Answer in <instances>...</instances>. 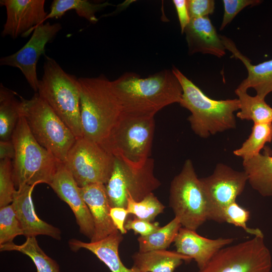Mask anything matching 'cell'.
Segmentation results:
<instances>
[{
	"instance_id": "obj_8",
	"label": "cell",
	"mask_w": 272,
	"mask_h": 272,
	"mask_svg": "<svg viewBox=\"0 0 272 272\" xmlns=\"http://www.w3.org/2000/svg\"><path fill=\"white\" fill-rule=\"evenodd\" d=\"M169 205L184 228L196 231L209 220L206 195L190 159L171 183Z\"/></svg>"
},
{
	"instance_id": "obj_37",
	"label": "cell",
	"mask_w": 272,
	"mask_h": 272,
	"mask_svg": "<svg viewBox=\"0 0 272 272\" xmlns=\"http://www.w3.org/2000/svg\"><path fill=\"white\" fill-rule=\"evenodd\" d=\"M129 214L126 208L122 207H112L110 211V216L116 229L122 235L126 233L124 228L125 219Z\"/></svg>"
},
{
	"instance_id": "obj_23",
	"label": "cell",
	"mask_w": 272,
	"mask_h": 272,
	"mask_svg": "<svg viewBox=\"0 0 272 272\" xmlns=\"http://www.w3.org/2000/svg\"><path fill=\"white\" fill-rule=\"evenodd\" d=\"M133 266L140 272H174L183 261L192 259L176 251L167 250L138 252L132 255Z\"/></svg>"
},
{
	"instance_id": "obj_36",
	"label": "cell",
	"mask_w": 272,
	"mask_h": 272,
	"mask_svg": "<svg viewBox=\"0 0 272 272\" xmlns=\"http://www.w3.org/2000/svg\"><path fill=\"white\" fill-rule=\"evenodd\" d=\"M124 228L126 230H133L134 234H139L142 236H145L154 232L160 227L157 222L153 223L135 217L125 221Z\"/></svg>"
},
{
	"instance_id": "obj_30",
	"label": "cell",
	"mask_w": 272,
	"mask_h": 272,
	"mask_svg": "<svg viewBox=\"0 0 272 272\" xmlns=\"http://www.w3.org/2000/svg\"><path fill=\"white\" fill-rule=\"evenodd\" d=\"M127 200L126 209L129 214L149 222L153 221L165 208L153 192L139 201H135L128 195Z\"/></svg>"
},
{
	"instance_id": "obj_6",
	"label": "cell",
	"mask_w": 272,
	"mask_h": 272,
	"mask_svg": "<svg viewBox=\"0 0 272 272\" xmlns=\"http://www.w3.org/2000/svg\"><path fill=\"white\" fill-rule=\"evenodd\" d=\"M154 130V116L122 112L100 145L128 165L141 168L150 158Z\"/></svg>"
},
{
	"instance_id": "obj_19",
	"label": "cell",
	"mask_w": 272,
	"mask_h": 272,
	"mask_svg": "<svg viewBox=\"0 0 272 272\" xmlns=\"http://www.w3.org/2000/svg\"><path fill=\"white\" fill-rule=\"evenodd\" d=\"M184 33L189 54L200 52L222 57L226 48L209 17L191 19Z\"/></svg>"
},
{
	"instance_id": "obj_31",
	"label": "cell",
	"mask_w": 272,
	"mask_h": 272,
	"mask_svg": "<svg viewBox=\"0 0 272 272\" xmlns=\"http://www.w3.org/2000/svg\"><path fill=\"white\" fill-rule=\"evenodd\" d=\"M23 231L12 203L0 208V245L13 242Z\"/></svg>"
},
{
	"instance_id": "obj_25",
	"label": "cell",
	"mask_w": 272,
	"mask_h": 272,
	"mask_svg": "<svg viewBox=\"0 0 272 272\" xmlns=\"http://www.w3.org/2000/svg\"><path fill=\"white\" fill-rule=\"evenodd\" d=\"M111 5L108 2L95 4L87 0H54L45 20L47 19L60 18L66 12L73 10L79 16L86 19L91 23L95 24L99 20L96 13Z\"/></svg>"
},
{
	"instance_id": "obj_4",
	"label": "cell",
	"mask_w": 272,
	"mask_h": 272,
	"mask_svg": "<svg viewBox=\"0 0 272 272\" xmlns=\"http://www.w3.org/2000/svg\"><path fill=\"white\" fill-rule=\"evenodd\" d=\"M43 74L37 93L73 133L83 137L78 78L65 72L53 58L44 55Z\"/></svg>"
},
{
	"instance_id": "obj_14",
	"label": "cell",
	"mask_w": 272,
	"mask_h": 272,
	"mask_svg": "<svg viewBox=\"0 0 272 272\" xmlns=\"http://www.w3.org/2000/svg\"><path fill=\"white\" fill-rule=\"evenodd\" d=\"M44 0H1L6 9L7 18L1 35L15 39L28 36L38 25L43 23L48 13Z\"/></svg>"
},
{
	"instance_id": "obj_34",
	"label": "cell",
	"mask_w": 272,
	"mask_h": 272,
	"mask_svg": "<svg viewBox=\"0 0 272 272\" xmlns=\"http://www.w3.org/2000/svg\"><path fill=\"white\" fill-rule=\"evenodd\" d=\"M224 15L220 30H223L244 8L255 6L262 3L260 0H223Z\"/></svg>"
},
{
	"instance_id": "obj_5",
	"label": "cell",
	"mask_w": 272,
	"mask_h": 272,
	"mask_svg": "<svg viewBox=\"0 0 272 272\" xmlns=\"http://www.w3.org/2000/svg\"><path fill=\"white\" fill-rule=\"evenodd\" d=\"M12 140L15 148L12 162L16 189L40 183L49 185L62 162L37 142L22 115Z\"/></svg>"
},
{
	"instance_id": "obj_11",
	"label": "cell",
	"mask_w": 272,
	"mask_h": 272,
	"mask_svg": "<svg viewBox=\"0 0 272 272\" xmlns=\"http://www.w3.org/2000/svg\"><path fill=\"white\" fill-rule=\"evenodd\" d=\"M114 161V157L100 145L82 137L76 139L63 164L82 187L94 183L105 184L111 175Z\"/></svg>"
},
{
	"instance_id": "obj_32",
	"label": "cell",
	"mask_w": 272,
	"mask_h": 272,
	"mask_svg": "<svg viewBox=\"0 0 272 272\" xmlns=\"http://www.w3.org/2000/svg\"><path fill=\"white\" fill-rule=\"evenodd\" d=\"M16 190L12 160H0V208L12 203Z\"/></svg>"
},
{
	"instance_id": "obj_1",
	"label": "cell",
	"mask_w": 272,
	"mask_h": 272,
	"mask_svg": "<svg viewBox=\"0 0 272 272\" xmlns=\"http://www.w3.org/2000/svg\"><path fill=\"white\" fill-rule=\"evenodd\" d=\"M122 112L140 115H152L169 105L180 102L182 88L172 71L163 70L142 78L126 73L111 81Z\"/></svg>"
},
{
	"instance_id": "obj_38",
	"label": "cell",
	"mask_w": 272,
	"mask_h": 272,
	"mask_svg": "<svg viewBox=\"0 0 272 272\" xmlns=\"http://www.w3.org/2000/svg\"><path fill=\"white\" fill-rule=\"evenodd\" d=\"M173 3L176 10L182 34L190 21L187 0H173Z\"/></svg>"
},
{
	"instance_id": "obj_28",
	"label": "cell",
	"mask_w": 272,
	"mask_h": 272,
	"mask_svg": "<svg viewBox=\"0 0 272 272\" xmlns=\"http://www.w3.org/2000/svg\"><path fill=\"white\" fill-rule=\"evenodd\" d=\"M182 225L175 217L169 223L160 227L154 232L138 238L139 252H145L153 250H166L174 240Z\"/></svg>"
},
{
	"instance_id": "obj_22",
	"label": "cell",
	"mask_w": 272,
	"mask_h": 272,
	"mask_svg": "<svg viewBox=\"0 0 272 272\" xmlns=\"http://www.w3.org/2000/svg\"><path fill=\"white\" fill-rule=\"evenodd\" d=\"M259 154L243 162L244 171L253 189L264 197L272 196V151L267 146Z\"/></svg>"
},
{
	"instance_id": "obj_29",
	"label": "cell",
	"mask_w": 272,
	"mask_h": 272,
	"mask_svg": "<svg viewBox=\"0 0 272 272\" xmlns=\"http://www.w3.org/2000/svg\"><path fill=\"white\" fill-rule=\"evenodd\" d=\"M272 141L271 123H254L251 132L241 147L233 151V154L241 157L245 162L260 154L266 143Z\"/></svg>"
},
{
	"instance_id": "obj_24",
	"label": "cell",
	"mask_w": 272,
	"mask_h": 272,
	"mask_svg": "<svg viewBox=\"0 0 272 272\" xmlns=\"http://www.w3.org/2000/svg\"><path fill=\"white\" fill-rule=\"evenodd\" d=\"M17 94L0 85V141L11 140L21 115V99Z\"/></svg>"
},
{
	"instance_id": "obj_35",
	"label": "cell",
	"mask_w": 272,
	"mask_h": 272,
	"mask_svg": "<svg viewBox=\"0 0 272 272\" xmlns=\"http://www.w3.org/2000/svg\"><path fill=\"white\" fill-rule=\"evenodd\" d=\"M215 4L213 0H187L190 19L209 17L214 12Z\"/></svg>"
},
{
	"instance_id": "obj_18",
	"label": "cell",
	"mask_w": 272,
	"mask_h": 272,
	"mask_svg": "<svg viewBox=\"0 0 272 272\" xmlns=\"http://www.w3.org/2000/svg\"><path fill=\"white\" fill-rule=\"evenodd\" d=\"M80 189L94 222V234L90 242L100 241L118 231L110 216L111 207L105 184H91L80 187Z\"/></svg>"
},
{
	"instance_id": "obj_27",
	"label": "cell",
	"mask_w": 272,
	"mask_h": 272,
	"mask_svg": "<svg viewBox=\"0 0 272 272\" xmlns=\"http://www.w3.org/2000/svg\"><path fill=\"white\" fill-rule=\"evenodd\" d=\"M0 250L17 251L29 256L33 261L37 272H60L57 263L47 256L39 247L35 237H28L21 245L13 242L0 245Z\"/></svg>"
},
{
	"instance_id": "obj_21",
	"label": "cell",
	"mask_w": 272,
	"mask_h": 272,
	"mask_svg": "<svg viewBox=\"0 0 272 272\" xmlns=\"http://www.w3.org/2000/svg\"><path fill=\"white\" fill-rule=\"evenodd\" d=\"M122 239V234L118 231L97 242H85L72 239L69 243L73 251L84 248L92 252L111 272H140L133 266L128 268L122 263L118 254L119 245Z\"/></svg>"
},
{
	"instance_id": "obj_17",
	"label": "cell",
	"mask_w": 272,
	"mask_h": 272,
	"mask_svg": "<svg viewBox=\"0 0 272 272\" xmlns=\"http://www.w3.org/2000/svg\"><path fill=\"white\" fill-rule=\"evenodd\" d=\"M233 241V238H207L198 235L196 231L181 227L174 242L176 251L193 259L200 269L217 252Z\"/></svg>"
},
{
	"instance_id": "obj_9",
	"label": "cell",
	"mask_w": 272,
	"mask_h": 272,
	"mask_svg": "<svg viewBox=\"0 0 272 272\" xmlns=\"http://www.w3.org/2000/svg\"><path fill=\"white\" fill-rule=\"evenodd\" d=\"M154 168L151 158L143 167L134 168L114 157L111 175L105 184L111 208L126 209L128 195L139 201L157 189L161 182L154 175Z\"/></svg>"
},
{
	"instance_id": "obj_26",
	"label": "cell",
	"mask_w": 272,
	"mask_h": 272,
	"mask_svg": "<svg viewBox=\"0 0 272 272\" xmlns=\"http://www.w3.org/2000/svg\"><path fill=\"white\" fill-rule=\"evenodd\" d=\"M240 107L236 116L241 120H252L254 123H271L272 108L258 96H251L247 91L237 89Z\"/></svg>"
},
{
	"instance_id": "obj_13",
	"label": "cell",
	"mask_w": 272,
	"mask_h": 272,
	"mask_svg": "<svg viewBox=\"0 0 272 272\" xmlns=\"http://www.w3.org/2000/svg\"><path fill=\"white\" fill-rule=\"evenodd\" d=\"M61 28L59 23L47 22L37 26L27 43L15 53L2 57L0 64L19 69L31 88L37 92L39 80L37 74V62L42 55H45L46 44Z\"/></svg>"
},
{
	"instance_id": "obj_15",
	"label": "cell",
	"mask_w": 272,
	"mask_h": 272,
	"mask_svg": "<svg viewBox=\"0 0 272 272\" xmlns=\"http://www.w3.org/2000/svg\"><path fill=\"white\" fill-rule=\"evenodd\" d=\"M49 186L73 211L81 233L90 240L94 231L93 218L77 184L63 163L59 166Z\"/></svg>"
},
{
	"instance_id": "obj_10",
	"label": "cell",
	"mask_w": 272,
	"mask_h": 272,
	"mask_svg": "<svg viewBox=\"0 0 272 272\" xmlns=\"http://www.w3.org/2000/svg\"><path fill=\"white\" fill-rule=\"evenodd\" d=\"M263 237L223 247L197 272H270L271 256Z\"/></svg>"
},
{
	"instance_id": "obj_39",
	"label": "cell",
	"mask_w": 272,
	"mask_h": 272,
	"mask_svg": "<svg viewBox=\"0 0 272 272\" xmlns=\"http://www.w3.org/2000/svg\"><path fill=\"white\" fill-rule=\"evenodd\" d=\"M15 156V148L12 140L0 141V160H13Z\"/></svg>"
},
{
	"instance_id": "obj_16",
	"label": "cell",
	"mask_w": 272,
	"mask_h": 272,
	"mask_svg": "<svg viewBox=\"0 0 272 272\" xmlns=\"http://www.w3.org/2000/svg\"><path fill=\"white\" fill-rule=\"evenodd\" d=\"M34 187L25 185L17 189L12 203L23 230V235L28 238L43 235L60 240V230L41 220L36 214L32 199Z\"/></svg>"
},
{
	"instance_id": "obj_2",
	"label": "cell",
	"mask_w": 272,
	"mask_h": 272,
	"mask_svg": "<svg viewBox=\"0 0 272 272\" xmlns=\"http://www.w3.org/2000/svg\"><path fill=\"white\" fill-rule=\"evenodd\" d=\"M83 137L100 145L122 113L111 81L103 75L78 78Z\"/></svg>"
},
{
	"instance_id": "obj_33",
	"label": "cell",
	"mask_w": 272,
	"mask_h": 272,
	"mask_svg": "<svg viewBox=\"0 0 272 272\" xmlns=\"http://www.w3.org/2000/svg\"><path fill=\"white\" fill-rule=\"evenodd\" d=\"M250 218V212L241 207L236 201L229 205L224 211V222L242 228L246 232L257 237H264L258 228H250L247 226Z\"/></svg>"
},
{
	"instance_id": "obj_12",
	"label": "cell",
	"mask_w": 272,
	"mask_h": 272,
	"mask_svg": "<svg viewBox=\"0 0 272 272\" xmlns=\"http://www.w3.org/2000/svg\"><path fill=\"white\" fill-rule=\"evenodd\" d=\"M200 180L208 200L209 220L225 222L224 211L242 193L248 181L247 174L219 163L212 175Z\"/></svg>"
},
{
	"instance_id": "obj_7",
	"label": "cell",
	"mask_w": 272,
	"mask_h": 272,
	"mask_svg": "<svg viewBox=\"0 0 272 272\" xmlns=\"http://www.w3.org/2000/svg\"><path fill=\"white\" fill-rule=\"evenodd\" d=\"M20 97L21 114L32 135L41 146L63 163L76 138L37 93L30 99Z\"/></svg>"
},
{
	"instance_id": "obj_20",
	"label": "cell",
	"mask_w": 272,
	"mask_h": 272,
	"mask_svg": "<svg viewBox=\"0 0 272 272\" xmlns=\"http://www.w3.org/2000/svg\"><path fill=\"white\" fill-rule=\"evenodd\" d=\"M220 37L226 49L231 52L232 57L240 60L247 71V77L236 89L247 91L249 88H253L256 91V95L265 99L272 92V59L252 64L249 58L239 51L232 40L223 35Z\"/></svg>"
},
{
	"instance_id": "obj_3",
	"label": "cell",
	"mask_w": 272,
	"mask_h": 272,
	"mask_svg": "<svg viewBox=\"0 0 272 272\" xmlns=\"http://www.w3.org/2000/svg\"><path fill=\"white\" fill-rule=\"evenodd\" d=\"M172 71L182 88L179 104L191 112L188 120L195 134L207 138L236 127L234 112L239 110L238 99H212L178 69L173 67Z\"/></svg>"
}]
</instances>
